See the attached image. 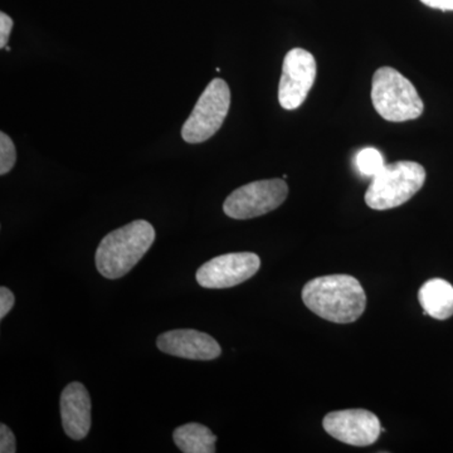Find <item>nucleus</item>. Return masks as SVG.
Masks as SVG:
<instances>
[{"label":"nucleus","instance_id":"12","mask_svg":"<svg viewBox=\"0 0 453 453\" xmlns=\"http://www.w3.org/2000/svg\"><path fill=\"white\" fill-rule=\"evenodd\" d=\"M423 314L436 320H447L453 315V286L446 280L432 279L418 291Z\"/></svg>","mask_w":453,"mask_h":453},{"label":"nucleus","instance_id":"11","mask_svg":"<svg viewBox=\"0 0 453 453\" xmlns=\"http://www.w3.org/2000/svg\"><path fill=\"white\" fill-rule=\"evenodd\" d=\"M59 408L65 434L76 441L86 438L91 428V398L86 387L79 381L68 384L62 392Z\"/></svg>","mask_w":453,"mask_h":453},{"label":"nucleus","instance_id":"15","mask_svg":"<svg viewBox=\"0 0 453 453\" xmlns=\"http://www.w3.org/2000/svg\"><path fill=\"white\" fill-rule=\"evenodd\" d=\"M17 162L16 146L7 134L0 133V175L8 174Z\"/></svg>","mask_w":453,"mask_h":453},{"label":"nucleus","instance_id":"9","mask_svg":"<svg viewBox=\"0 0 453 453\" xmlns=\"http://www.w3.org/2000/svg\"><path fill=\"white\" fill-rule=\"evenodd\" d=\"M323 427L340 442L357 447L372 445L383 431L380 418L366 410L336 411L326 414Z\"/></svg>","mask_w":453,"mask_h":453},{"label":"nucleus","instance_id":"13","mask_svg":"<svg viewBox=\"0 0 453 453\" xmlns=\"http://www.w3.org/2000/svg\"><path fill=\"white\" fill-rule=\"evenodd\" d=\"M175 445L184 453L216 452V434L201 423H187L175 428L173 434Z\"/></svg>","mask_w":453,"mask_h":453},{"label":"nucleus","instance_id":"7","mask_svg":"<svg viewBox=\"0 0 453 453\" xmlns=\"http://www.w3.org/2000/svg\"><path fill=\"white\" fill-rule=\"evenodd\" d=\"M316 79L315 57L308 50L294 49L283 59L279 85V103L285 110L299 109Z\"/></svg>","mask_w":453,"mask_h":453},{"label":"nucleus","instance_id":"3","mask_svg":"<svg viewBox=\"0 0 453 453\" xmlns=\"http://www.w3.org/2000/svg\"><path fill=\"white\" fill-rule=\"evenodd\" d=\"M372 101L375 111L390 122L414 120L425 109L413 83L392 67H381L372 76Z\"/></svg>","mask_w":453,"mask_h":453},{"label":"nucleus","instance_id":"10","mask_svg":"<svg viewBox=\"0 0 453 453\" xmlns=\"http://www.w3.org/2000/svg\"><path fill=\"white\" fill-rule=\"evenodd\" d=\"M157 348L169 356L189 360H214L222 354L217 340L193 329L170 330L159 335Z\"/></svg>","mask_w":453,"mask_h":453},{"label":"nucleus","instance_id":"18","mask_svg":"<svg viewBox=\"0 0 453 453\" xmlns=\"http://www.w3.org/2000/svg\"><path fill=\"white\" fill-rule=\"evenodd\" d=\"M13 26V19L8 14H5L4 12H2L0 13V49L7 47L9 35H11Z\"/></svg>","mask_w":453,"mask_h":453},{"label":"nucleus","instance_id":"19","mask_svg":"<svg viewBox=\"0 0 453 453\" xmlns=\"http://www.w3.org/2000/svg\"><path fill=\"white\" fill-rule=\"evenodd\" d=\"M421 2L429 8L453 11V0H421Z\"/></svg>","mask_w":453,"mask_h":453},{"label":"nucleus","instance_id":"4","mask_svg":"<svg viewBox=\"0 0 453 453\" xmlns=\"http://www.w3.org/2000/svg\"><path fill=\"white\" fill-rule=\"evenodd\" d=\"M426 170L421 164L396 162L384 168L372 178L365 193V203L375 211L393 210L410 201L422 189Z\"/></svg>","mask_w":453,"mask_h":453},{"label":"nucleus","instance_id":"5","mask_svg":"<svg viewBox=\"0 0 453 453\" xmlns=\"http://www.w3.org/2000/svg\"><path fill=\"white\" fill-rule=\"evenodd\" d=\"M231 106L228 83L214 79L196 101L195 109L184 122L181 138L188 144H201L222 127Z\"/></svg>","mask_w":453,"mask_h":453},{"label":"nucleus","instance_id":"2","mask_svg":"<svg viewBox=\"0 0 453 453\" xmlns=\"http://www.w3.org/2000/svg\"><path fill=\"white\" fill-rule=\"evenodd\" d=\"M155 241L154 226L138 219L110 232L98 244L95 264L109 280L120 279L136 266Z\"/></svg>","mask_w":453,"mask_h":453},{"label":"nucleus","instance_id":"8","mask_svg":"<svg viewBox=\"0 0 453 453\" xmlns=\"http://www.w3.org/2000/svg\"><path fill=\"white\" fill-rule=\"evenodd\" d=\"M261 259L256 253H226L211 258L196 271V282L204 288H229L258 273Z\"/></svg>","mask_w":453,"mask_h":453},{"label":"nucleus","instance_id":"6","mask_svg":"<svg viewBox=\"0 0 453 453\" xmlns=\"http://www.w3.org/2000/svg\"><path fill=\"white\" fill-rule=\"evenodd\" d=\"M288 196L283 179L253 181L226 196L223 211L229 219H251L277 210Z\"/></svg>","mask_w":453,"mask_h":453},{"label":"nucleus","instance_id":"14","mask_svg":"<svg viewBox=\"0 0 453 453\" xmlns=\"http://www.w3.org/2000/svg\"><path fill=\"white\" fill-rule=\"evenodd\" d=\"M383 157L377 149L365 148L357 153V166L360 174L365 177L374 178L384 168Z\"/></svg>","mask_w":453,"mask_h":453},{"label":"nucleus","instance_id":"16","mask_svg":"<svg viewBox=\"0 0 453 453\" xmlns=\"http://www.w3.org/2000/svg\"><path fill=\"white\" fill-rule=\"evenodd\" d=\"M0 452L2 453H16L17 443L16 436L8 426L4 423L0 425Z\"/></svg>","mask_w":453,"mask_h":453},{"label":"nucleus","instance_id":"17","mask_svg":"<svg viewBox=\"0 0 453 453\" xmlns=\"http://www.w3.org/2000/svg\"><path fill=\"white\" fill-rule=\"evenodd\" d=\"M16 296L8 288H0V319H4L13 309Z\"/></svg>","mask_w":453,"mask_h":453},{"label":"nucleus","instance_id":"1","mask_svg":"<svg viewBox=\"0 0 453 453\" xmlns=\"http://www.w3.org/2000/svg\"><path fill=\"white\" fill-rule=\"evenodd\" d=\"M301 296L310 311L330 323H354L366 308L365 288L349 275L316 277L303 286Z\"/></svg>","mask_w":453,"mask_h":453}]
</instances>
